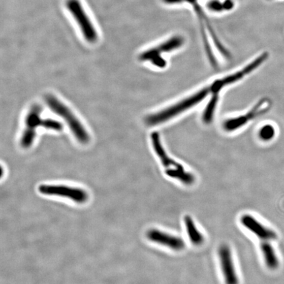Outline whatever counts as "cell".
Segmentation results:
<instances>
[{"label":"cell","instance_id":"cell-1","mask_svg":"<svg viewBox=\"0 0 284 284\" xmlns=\"http://www.w3.org/2000/svg\"><path fill=\"white\" fill-rule=\"evenodd\" d=\"M151 141L155 152L159 158L166 175L178 180L186 186L192 185L195 181L194 175L191 172L186 171L181 164L168 156L162 146L159 134L157 132H153L151 134Z\"/></svg>","mask_w":284,"mask_h":284},{"label":"cell","instance_id":"cell-2","mask_svg":"<svg viewBox=\"0 0 284 284\" xmlns=\"http://www.w3.org/2000/svg\"><path fill=\"white\" fill-rule=\"evenodd\" d=\"M46 102L57 115L63 119L78 142L86 144L89 142V134L75 115L63 103L53 95H47Z\"/></svg>","mask_w":284,"mask_h":284},{"label":"cell","instance_id":"cell-3","mask_svg":"<svg viewBox=\"0 0 284 284\" xmlns=\"http://www.w3.org/2000/svg\"><path fill=\"white\" fill-rule=\"evenodd\" d=\"M66 7L87 42H97L98 35L79 0H66Z\"/></svg>","mask_w":284,"mask_h":284},{"label":"cell","instance_id":"cell-4","mask_svg":"<svg viewBox=\"0 0 284 284\" xmlns=\"http://www.w3.org/2000/svg\"><path fill=\"white\" fill-rule=\"evenodd\" d=\"M271 102L269 99L264 98L256 103L248 112L235 117L227 119L222 123L223 130L227 132H233L240 130L254 119L265 114L270 110Z\"/></svg>","mask_w":284,"mask_h":284},{"label":"cell","instance_id":"cell-5","mask_svg":"<svg viewBox=\"0 0 284 284\" xmlns=\"http://www.w3.org/2000/svg\"><path fill=\"white\" fill-rule=\"evenodd\" d=\"M184 38L181 36L172 37L158 46L145 51L140 54L139 59L141 62H150L156 67L164 68L167 63L162 58L161 54L177 50L184 44Z\"/></svg>","mask_w":284,"mask_h":284},{"label":"cell","instance_id":"cell-6","mask_svg":"<svg viewBox=\"0 0 284 284\" xmlns=\"http://www.w3.org/2000/svg\"><path fill=\"white\" fill-rule=\"evenodd\" d=\"M39 192L46 195H55L71 199L78 204H83L88 199V194L82 188L63 185H41Z\"/></svg>","mask_w":284,"mask_h":284},{"label":"cell","instance_id":"cell-7","mask_svg":"<svg viewBox=\"0 0 284 284\" xmlns=\"http://www.w3.org/2000/svg\"><path fill=\"white\" fill-rule=\"evenodd\" d=\"M219 256L225 284H239V279L235 269L232 252L228 245L222 244L220 246Z\"/></svg>","mask_w":284,"mask_h":284},{"label":"cell","instance_id":"cell-8","mask_svg":"<svg viewBox=\"0 0 284 284\" xmlns=\"http://www.w3.org/2000/svg\"><path fill=\"white\" fill-rule=\"evenodd\" d=\"M240 222L245 228L255 235L262 242H270L278 238V235L274 230L264 226L252 215H243Z\"/></svg>","mask_w":284,"mask_h":284},{"label":"cell","instance_id":"cell-9","mask_svg":"<svg viewBox=\"0 0 284 284\" xmlns=\"http://www.w3.org/2000/svg\"><path fill=\"white\" fill-rule=\"evenodd\" d=\"M146 237L151 242L167 247L176 252L182 251L186 247L185 242L180 237L172 236L158 229H150L147 232Z\"/></svg>","mask_w":284,"mask_h":284},{"label":"cell","instance_id":"cell-10","mask_svg":"<svg viewBox=\"0 0 284 284\" xmlns=\"http://www.w3.org/2000/svg\"><path fill=\"white\" fill-rule=\"evenodd\" d=\"M184 223H185L186 231L188 238L194 246H201L204 243L205 238L203 235L199 232L196 227L193 219L189 215H186L184 217Z\"/></svg>","mask_w":284,"mask_h":284},{"label":"cell","instance_id":"cell-11","mask_svg":"<svg viewBox=\"0 0 284 284\" xmlns=\"http://www.w3.org/2000/svg\"><path fill=\"white\" fill-rule=\"evenodd\" d=\"M260 250L267 267L270 270L276 269L279 265V261L275 251L270 242H262L260 244Z\"/></svg>","mask_w":284,"mask_h":284},{"label":"cell","instance_id":"cell-12","mask_svg":"<svg viewBox=\"0 0 284 284\" xmlns=\"http://www.w3.org/2000/svg\"><path fill=\"white\" fill-rule=\"evenodd\" d=\"M42 111L39 105H34L31 109L25 119L26 128L36 131L38 126H40L42 119L40 118V113Z\"/></svg>","mask_w":284,"mask_h":284},{"label":"cell","instance_id":"cell-13","mask_svg":"<svg viewBox=\"0 0 284 284\" xmlns=\"http://www.w3.org/2000/svg\"><path fill=\"white\" fill-rule=\"evenodd\" d=\"M219 94H213L211 100L207 103V106L205 107L202 116L203 122L205 124H210L212 122L215 110H216L219 102Z\"/></svg>","mask_w":284,"mask_h":284},{"label":"cell","instance_id":"cell-14","mask_svg":"<svg viewBox=\"0 0 284 284\" xmlns=\"http://www.w3.org/2000/svg\"><path fill=\"white\" fill-rule=\"evenodd\" d=\"M36 136V131L25 128L21 140V145L23 148H29L32 146Z\"/></svg>","mask_w":284,"mask_h":284},{"label":"cell","instance_id":"cell-15","mask_svg":"<svg viewBox=\"0 0 284 284\" xmlns=\"http://www.w3.org/2000/svg\"><path fill=\"white\" fill-rule=\"evenodd\" d=\"M276 130L271 125H266L260 129L258 136L263 141H270L275 136Z\"/></svg>","mask_w":284,"mask_h":284},{"label":"cell","instance_id":"cell-16","mask_svg":"<svg viewBox=\"0 0 284 284\" xmlns=\"http://www.w3.org/2000/svg\"><path fill=\"white\" fill-rule=\"evenodd\" d=\"M40 126L56 131H62L63 130L62 123L51 119H42Z\"/></svg>","mask_w":284,"mask_h":284}]
</instances>
